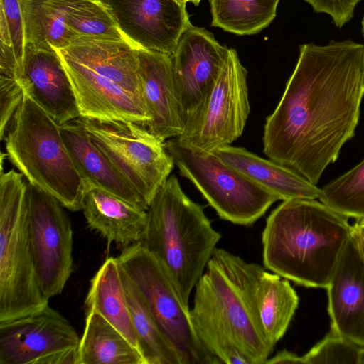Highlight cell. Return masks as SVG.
<instances>
[{
  "label": "cell",
  "instance_id": "1",
  "mask_svg": "<svg viewBox=\"0 0 364 364\" xmlns=\"http://www.w3.org/2000/svg\"><path fill=\"white\" fill-rule=\"evenodd\" d=\"M364 98V45H301L296 67L266 119L263 151L318 184L355 135Z\"/></svg>",
  "mask_w": 364,
  "mask_h": 364
},
{
  "label": "cell",
  "instance_id": "2",
  "mask_svg": "<svg viewBox=\"0 0 364 364\" xmlns=\"http://www.w3.org/2000/svg\"><path fill=\"white\" fill-rule=\"evenodd\" d=\"M352 232L347 217L321 201L283 200L262 232L264 267L298 285L326 288Z\"/></svg>",
  "mask_w": 364,
  "mask_h": 364
},
{
  "label": "cell",
  "instance_id": "3",
  "mask_svg": "<svg viewBox=\"0 0 364 364\" xmlns=\"http://www.w3.org/2000/svg\"><path fill=\"white\" fill-rule=\"evenodd\" d=\"M189 317L200 342L220 363L264 364L274 350L223 249H215L197 282Z\"/></svg>",
  "mask_w": 364,
  "mask_h": 364
},
{
  "label": "cell",
  "instance_id": "4",
  "mask_svg": "<svg viewBox=\"0 0 364 364\" xmlns=\"http://www.w3.org/2000/svg\"><path fill=\"white\" fill-rule=\"evenodd\" d=\"M141 245L159 262L174 284L183 305L221 238L204 208L169 176L151 201Z\"/></svg>",
  "mask_w": 364,
  "mask_h": 364
},
{
  "label": "cell",
  "instance_id": "5",
  "mask_svg": "<svg viewBox=\"0 0 364 364\" xmlns=\"http://www.w3.org/2000/svg\"><path fill=\"white\" fill-rule=\"evenodd\" d=\"M60 126L24 92L5 134L6 156L29 183L54 196L65 208L77 211L86 183Z\"/></svg>",
  "mask_w": 364,
  "mask_h": 364
},
{
  "label": "cell",
  "instance_id": "6",
  "mask_svg": "<svg viewBox=\"0 0 364 364\" xmlns=\"http://www.w3.org/2000/svg\"><path fill=\"white\" fill-rule=\"evenodd\" d=\"M11 169L0 177V323L48 305L38 281L26 228L28 183Z\"/></svg>",
  "mask_w": 364,
  "mask_h": 364
},
{
  "label": "cell",
  "instance_id": "7",
  "mask_svg": "<svg viewBox=\"0 0 364 364\" xmlns=\"http://www.w3.org/2000/svg\"><path fill=\"white\" fill-rule=\"evenodd\" d=\"M164 144L181 175L193 183L223 220L251 225L279 200L213 152L176 137Z\"/></svg>",
  "mask_w": 364,
  "mask_h": 364
},
{
  "label": "cell",
  "instance_id": "8",
  "mask_svg": "<svg viewBox=\"0 0 364 364\" xmlns=\"http://www.w3.org/2000/svg\"><path fill=\"white\" fill-rule=\"evenodd\" d=\"M136 287L180 364L220 363L202 345L171 279L140 242L124 247L117 257Z\"/></svg>",
  "mask_w": 364,
  "mask_h": 364
},
{
  "label": "cell",
  "instance_id": "9",
  "mask_svg": "<svg viewBox=\"0 0 364 364\" xmlns=\"http://www.w3.org/2000/svg\"><path fill=\"white\" fill-rule=\"evenodd\" d=\"M247 80L237 53L229 48L218 77L186 114L183 132L176 138L211 152L237 140L250 111Z\"/></svg>",
  "mask_w": 364,
  "mask_h": 364
},
{
  "label": "cell",
  "instance_id": "10",
  "mask_svg": "<svg viewBox=\"0 0 364 364\" xmlns=\"http://www.w3.org/2000/svg\"><path fill=\"white\" fill-rule=\"evenodd\" d=\"M78 120L149 206L175 165L165 141L135 122Z\"/></svg>",
  "mask_w": 364,
  "mask_h": 364
},
{
  "label": "cell",
  "instance_id": "11",
  "mask_svg": "<svg viewBox=\"0 0 364 364\" xmlns=\"http://www.w3.org/2000/svg\"><path fill=\"white\" fill-rule=\"evenodd\" d=\"M63 204L28 183L26 228L41 290L60 294L73 272V230Z\"/></svg>",
  "mask_w": 364,
  "mask_h": 364
},
{
  "label": "cell",
  "instance_id": "12",
  "mask_svg": "<svg viewBox=\"0 0 364 364\" xmlns=\"http://www.w3.org/2000/svg\"><path fill=\"white\" fill-rule=\"evenodd\" d=\"M80 338L49 305L0 323V364H78Z\"/></svg>",
  "mask_w": 364,
  "mask_h": 364
},
{
  "label": "cell",
  "instance_id": "13",
  "mask_svg": "<svg viewBox=\"0 0 364 364\" xmlns=\"http://www.w3.org/2000/svg\"><path fill=\"white\" fill-rule=\"evenodd\" d=\"M124 36L139 48L171 55L192 24L176 0H102Z\"/></svg>",
  "mask_w": 364,
  "mask_h": 364
},
{
  "label": "cell",
  "instance_id": "14",
  "mask_svg": "<svg viewBox=\"0 0 364 364\" xmlns=\"http://www.w3.org/2000/svg\"><path fill=\"white\" fill-rule=\"evenodd\" d=\"M228 49L204 28L191 25L181 35L171 57L185 115L197 105L218 77Z\"/></svg>",
  "mask_w": 364,
  "mask_h": 364
},
{
  "label": "cell",
  "instance_id": "15",
  "mask_svg": "<svg viewBox=\"0 0 364 364\" xmlns=\"http://www.w3.org/2000/svg\"><path fill=\"white\" fill-rule=\"evenodd\" d=\"M21 82L24 92L59 125L80 117L70 80L55 48L26 45Z\"/></svg>",
  "mask_w": 364,
  "mask_h": 364
},
{
  "label": "cell",
  "instance_id": "16",
  "mask_svg": "<svg viewBox=\"0 0 364 364\" xmlns=\"http://www.w3.org/2000/svg\"><path fill=\"white\" fill-rule=\"evenodd\" d=\"M227 261L249 294L269 342L275 346L284 336L299 305V296L289 283L260 265L249 263L226 250Z\"/></svg>",
  "mask_w": 364,
  "mask_h": 364
},
{
  "label": "cell",
  "instance_id": "17",
  "mask_svg": "<svg viewBox=\"0 0 364 364\" xmlns=\"http://www.w3.org/2000/svg\"><path fill=\"white\" fill-rule=\"evenodd\" d=\"M331 331L364 347V257L353 232L326 288Z\"/></svg>",
  "mask_w": 364,
  "mask_h": 364
},
{
  "label": "cell",
  "instance_id": "18",
  "mask_svg": "<svg viewBox=\"0 0 364 364\" xmlns=\"http://www.w3.org/2000/svg\"><path fill=\"white\" fill-rule=\"evenodd\" d=\"M59 55L73 87L81 117L132 122L146 127L151 119L142 100L80 63Z\"/></svg>",
  "mask_w": 364,
  "mask_h": 364
},
{
  "label": "cell",
  "instance_id": "19",
  "mask_svg": "<svg viewBox=\"0 0 364 364\" xmlns=\"http://www.w3.org/2000/svg\"><path fill=\"white\" fill-rule=\"evenodd\" d=\"M139 62L144 101L151 119L146 128L163 141L178 137L183 132L186 115L171 55L139 48Z\"/></svg>",
  "mask_w": 364,
  "mask_h": 364
},
{
  "label": "cell",
  "instance_id": "20",
  "mask_svg": "<svg viewBox=\"0 0 364 364\" xmlns=\"http://www.w3.org/2000/svg\"><path fill=\"white\" fill-rule=\"evenodd\" d=\"M55 50L144 101L139 48L127 39L81 38Z\"/></svg>",
  "mask_w": 364,
  "mask_h": 364
},
{
  "label": "cell",
  "instance_id": "21",
  "mask_svg": "<svg viewBox=\"0 0 364 364\" xmlns=\"http://www.w3.org/2000/svg\"><path fill=\"white\" fill-rule=\"evenodd\" d=\"M70 156L86 184L105 189L147 210L149 206L105 154L78 118L60 126Z\"/></svg>",
  "mask_w": 364,
  "mask_h": 364
},
{
  "label": "cell",
  "instance_id": "22",
  "mask_svg": "<svg viewBox=\"0 0 364 364\" xmlns=\"http://www.w3.org/2000/svg\"><path fill=\"white\" fill-rule=\"evenodd\" d=\"M81 210L88 226L109 244L127 247L143 238L147 211L105 189L86 184Z\"/></svg>",
  "mask_w": 364,
  "mask_h": 364
},
{
  "label": "cell",
  "instance_id": "23",
  "mask_svg": "<svg viewBox=\"0 0 364 364\" xmlns=\"http://www.w3.org/2000/svg\"><path fill=\"white\" fill-rule=\"evenodd\" d=\"M213 153L279 200L319 198L320 188L269 159H263L245 148L230 145L221 146Z\"/></svg>",
  "mask_w": 364,
  "mask_h": 364
},
{
  "label": "cell",
  "instance_id": "24",
  "mask_svg": "<svg viewBox=\"0 0 364 364\" xmlns=\"http://www.w3.org/2000/svg\"><path fill=\"white\" fill-rule=\"evenodd\" d=\"M85 306L87 313L102 316L139 350L117 257H107L91 279Z\"/></svg>",
  "mask_w": 364,
  "mask_h": 364
},
{
  "label": "cell",
  "instance_id": "25",
  "mask_svg": "<svg viewBox=\"0 0 364 364\" xmlns=\"http://www.w3.org/2000/svg\"><path fill=\"white\" fill-rule=\"evenodd\" d=\"M78 364H145L139 350L100 314L87 312Z\"/></svg>",
  "mask_w": 364,
  "mask_h": 364
},
{
  "label": "cell",
  "instance_id": "26",
  "mask_svg": "<svg viewBox=\"0 0 364 364\" xmlns=\"http://www.w3.org/2000/svg\"><path fill=\"white\" fill-rule=\"evenodd\" d=\"M70 0H21L26 45L62 49L73 38L66 24Z\"/></svg>",
  "mask_w": 364,
  "mask_h": 364
},
{
  "label": "cell",
  "instance_id": "27",
  "mask_svg": "<svg viewBox=\"0 0 364 364\" xmlns=\"http://www.w3.org/2000/svg\"><path fill=\"white\" fill-rule=\"evenodd\" d=\"M120 270L139 350L145 364H180L176 351L161 333L136 287L121 267Z\"/></svg>",
  "mask_w": 364,
  "mask_h": 364
},
{
  "label": "cell",
  "instance_id": "28",
  "mask_svg": "<svg viewBox=\"0 0 364 364\" xmlns=\"http://www.w3.org/2000/svg\"><path fill=\"white\" fill-rule=\"evenodd\" d=\"M279 0H209L211 26L238 36L267 28L277 15Z\"/></svg>",
  "mask_w": 364,
  "mask_h": 364
},
{
  "label": "cell",
  "instance_id": "29",
  "mask_svg": "<svg viewBox=\"0 0 364 364\" xmlns=\"http://www.w3.org/2000/svg\"><path fill=\"white\" fill-rule=\"evenodd\" d=\"M66 24L73 41L81 38L127 39L102 0H70Z\"/></svg>",
  "mask_w": 364,
  "mask_h": 364
},
{
  "label": "cell",
  "instance_id": "30",
  "mask_svg": "<svg viewBox=\"0 0 364 364\" xmlns=\"http://www.w3.org/2000/svg\"><path fill=\"white\" fill-rule=\"evenodd\" d=\"M318 199L348 218H364V159L321 188Z\"/></svg>",
  "mask_w": 364,
  "mask_h": 364
},
{
  "label": "cell",
  "instance_id": "31",
  "mask_svg": "<svg viewBox=\"0 0 364 364\" xmlns=\"http://www.w3.org/2000/svg\"><path fill=\"white\" fill-rule=\"evenodd\" d=\"M361 347L332 331L303 355L304 364H359Z\"/></svg>",
  "mask_w": 364,
  "mask_h": 364
},
{
  "label": "cell",
  "instance_id": "32",
  "mask_svg": "<svg viewBox=\"0 0 364 364\" xmlns=\"http://www.w3.org/2000/svg\"><path fill=\"white\" fill-rule=\"evenodd\" d=\"M0 8L1 46L13 50L22 71L26 38L21 0H1Z\"/></svg>",
  "mask_w": 364,
  "mask_h": 364
},
{
  "label": "cell",
  "instance_id": "33",
  "mask_svg": "<svg viewBox=\"0 0 364 364\" xmlns=\"http://www.w3.org/2000/svg\"><path fill=\"white\" fill-rule=\"evenodd\" d=\"M24 91L20 80L0 76V136L3 139L21 104Z\"/></svg>",
  "mask_w": 364,
  "mask_h": 364
},
{
  "label": "cell",
  "instance_id": "34",
  "mask_svg": "<svg viewBox=\"0 0 364 364\" xmlns=\"http://www.w3.org/2000/svg\"><path fill=\"white\" fill-rule=\"evenodd\" d=\"M314 11L326 13L333 19L335 25L342 28L354 15L355 7L360 0H304Z\"/></svg>",
  "mask_w": 364,
  "mask_h": 364
},
{
  "label": "cell",
  "instance_id": "35",
  "mask_svg": "<svg viewBox=\"0 0 364 364\" xmlns=\"http://www.w3.org/2000/svg\"><path fill=\"white\" fill-rule=\"evenodd\" d=\"M265 363L269 364H304L303 356L286 350L279 351L274 356L269 358Z\"/></svg>",
  "mask_w": 364,
  "mask_h": 364
},
{
  "label": "cell",
  "instance_id": "36",
  "mask_svg": "<svg viewBox=\"0 0 364 364\" xmlns=\"http://www.w3.org/2000/svg\"><path fill=\"white\" fill-rule=\"evenodd\" d=\"M353 233L364 257V223L356 220L353 225Z\"/></svg>",
  "mask_w": 364,
  "mask_h": 364
},
{
  "label": "cell",
  "instance_id": "37",
  "mask_svg": "<svg viewBox=\"0 0 364 364\" xmlns=\"http://www.w3.org/2000/svg\"><path fill=\"white\" fill-rule=\"evenodd\" d=\"M176 1L181 4H186L187 3H192L194 5L198 6L200 4L201 0H176Z\"/></svg>",
  "mask_w": 364,
  "mask_h": 364
},
{
  "label": "cell",
  "instance_id": "38",
  "mask_svg": "<svg viewBox=\"0 0 364 364\" xmlns=\"http://www.w3.org/2000/svg\"><path fill=\"white\" fill-rule=\"evenodd\" d=\"M359 364H364V347L360 349Z\"/></svg>",
  "mask_w": 364,
  "mask_h": 364
},
{
  "label": "cell",
  "instance_id": "39",
  "mask_svg": "<svg viewBox=\"0 0 364 364\" xmlns=\"http://www.w3.org/2000/svg\"><path fill=\"white\" fill-rule=\"evenodd\" d=\"M362 33H363V38H364V16H363V18L362 19Z\"/></svg>",
  "mask_w": 364,
  "mask_h": 364
},
{
  "label": "cell",
  "instance_id": "40",
  "mask_svg": "<svg viewBox=\"0 0 364 364\" xmlns=\"http://www.w3.org/2000/svg\"><path fill=\"white\" fill-rule=\"evenodd\" d=\"M358 221H360L361 223H364V218H363V219H361V220H360Z\"/></svg>",
  "mask_w": 364,
  "mask_h": 364
}]
</instances>
